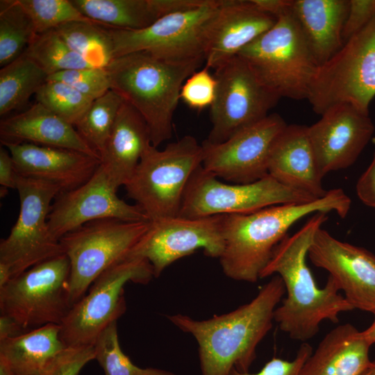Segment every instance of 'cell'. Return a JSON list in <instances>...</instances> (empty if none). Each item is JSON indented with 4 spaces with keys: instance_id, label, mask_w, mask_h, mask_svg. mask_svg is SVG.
Segmentation results:
<instances>
[{
    "instance_id": "cell-1",
    "label": "cell",
    "mask_w": 375,
    "mask_h": 375,
    "mask_svg": "<svg viewBox=\"0 0 375 375\" xmlns=\"http://www.w3.org/2000/svg\"><path fill=\"white\" fill-rule=\"evenodd\" d=\"M328 217L326 212H315L294 234L287 235L260 275L276 274L283 280L286 297L275 309L274 319L291 339L302 342L317 334L323 321L338 323L340 313L354 310L331 276L319 288L306 262L314 236Z\"/></svg>"
},
{
    "instance_id": "cell-2",
    "label": "cell",
    "mask_w": 375,
    "mask_h": 375,
    "mask_svg": "<svg viewBox=\"0 0 375 375\" xmlns=\"http://www.w3.org/2000/svg\"><path fill=\"white\" fill-rule=\"evenodd\" d=\"M284 294L283 280L275 275L251 301L229 312L203 320L183 314L167 318L196 340L201 375H228L233 368L248 372Z\"/></svg>"
},
{
    "instance_id": "cell-3",
    "label": "cell",
    "mask_w": 375,
    "mask_h": 375,
    "mask_svg": "<svg viewBox=\"0 0 375 375\" xmlns=\"http://www.w3.org/2000/svg\"><path fill=\"white\" fill-rule=\"evenodd\" d=\"M349 197L341 188L303 203L272 206L244 214L225 215L224 248L219 260L224 274L235 281L254 283L288 230L304 217L317 212L349 213Z\"/></svg>"
},
{
    "instance_id": "cell-4",
    "label": "cell",
    "mask_w": 375,
    "mask_h": 375,
    "mask_svg": "<svg viewBox=\"0 0 375 375\" xmlns=\"http://www.w3.org/2000/svg\"><path fill=\"white\" fill-rule=\"evenodd\" d=\"M202 63L171 61L139 51L116 58L106 67L110 90L142 115L153 147L172 138L181 88Z\"/></svg>"
},
{
    "instance_id": "cell-5",
    "label": "cell",
    "mask_w": 375,
    "mask_h": 375,
    "mask_svg": "<svg viewBox=\"0 0 375 375\" xmlns=\"http://www.w3.org/2000/svg\"><path fill=\"white\" fill-rule=\"evenodd\" d=\"M202 160L201 144L191 135L163 150L151 144L124 188L150 222L177 217L187 184Z\"/></svg>"
},
{
    "instance_id": "cell-6",
    "label": "cell",
    "mask_w": 375,
    "mask_h": 375,
    "mask_svg": "<svg viewBox=\"0 0 375 375\" xmlns=\"http://www.w3.org/2000/svg\"><path fill=\"white\" fill-rule=\"evenodd\" d=\"M238 56L281 98L308 99L319 65L291 11Z\"/></svg>"
},
{
    "instance_id": "cell-7",
    "label": "cell",
    "mask_w": 375,
    "mask_h": 375,
    "mask_svg": "<svg viewBox=\"0 0 375 375\" xmlns=\"http://www.w3.org/2000/svg\"><path fill=\"white\" fill-rule=\"evenodd\" d=\"M222 3V0H205L200 6L165 15L140 30L106 27L115 58L145 51L171 61L203 62Z\"/></svg>"
},
{
    "instance_id": "cell-8",
    "label": "cell",
    "mask_w": 375,
    "mask_h": 375,
    "mask_svg": "<svg viewBox=\"0 0 375 375\" xmlns=\"http://www.w3.org/2000/svg\"><path fill=\"white\" fill-rule=\"evenodd\" d=\"M374 97L375 16L318 67L307 100L313 111L322 115L341 103L369 113Z\"/></svg>"
},
{
    "instance_id": "cell-9",
    "label": "cell",
    "mask_w": 375,
    "mask_h": 375,
    "mask_svg": "<svg viewBox=\"0 0 375 375\" xmlns=\"http://www.w3.org/2000/svg\"><path fill=\"white\" fill-rule=\"evenodd\" d=\"M149 226L150 221L101 219L86 223L60 239L69 261L71 307L105 270L128 257Z\"/></svg>"
},
{
    "instance_id": "cell-10",
    "label": "cell",
    "mask_w": 375,
    "mask_h": 375,
    "mask_svg": "<svg viewBox=\"0 0 375 375\" xmlns=\"http://www.w3.org/2000/svg\"><path fill=\"white\" fill-rule=\"evenodd\" d=\"M154 277L146 259L127 257L105 270L74 304L60 325L67 347H93L99 335L125 312L124 285L147 284Z\"/></svg>"
},
{
    "instance_id": "cell-11",
    "label": "cell",
    "mask_w": 375,
    "mask_h": 375,
    "mask_svg": "<svg viewBox=\"0 0 375 375\" xmlns=\"http://www.w3.org/2000/svg\"><path fill=\"white\" fill-rule=\"evenodd\" d=\"M69 261L63 253L12 277L0 288V311L26 331L60 325L71 308Z\"/></svg>"
},
{
    "instance_id": "cell-12",
    "label": "cell",
    "mask_w": 375,
    "mask_h": 375,
    "mask_svg": "<svg viewBox=\"0 0 375 375\" xmlns=\"http://www.w3.org/2000/svg\"><path fill=\"white\" fill-rule=\"evenodd\" d=\"M315 199L310 194L280 183L269 175L251 183L228 184L200 165L187 184L178 216L200 218L244 214L272 206L303 203Z\"/></svg>"
},
{
    "instance_id": "cell-13",
    "label": "cell",
    "mask_w": 375,
    "mask_h": 375,
    "mask_svg": "<svg viewBox=\"0 0 375 375\" xmlns=\"http://www.w3.org/2000/svg\"><path fill=\"white\" fill-rule=\"evenodd\" d=\"M16 190L20 202L18 218L0 242V262L10 267L12 277L64 253L60 240L48 226L51 203L60 193L59 188L17 174Z\"/></svg>"
},
{
    "instance_id": "cell-14",
    "label": "cell",
    "mask_w": 375,
    "mask_h": 375,
    "mask_svg": "<svg viewBox=\"0 0 375 375\" xmlns=\"http://www.w3.org/2000/svg\"><path fill=\"white\" fill-rule=\"evenodd\" d=\"M216 98L210 106L212 128L206 141L221 143L265 118L281 97L266 87L237 56L215 70Z\"/></svg>"
},
{
    "instance_id": "cell-15",
    "label": "cell",
    "mask_w": 375,
    "mask_h": 375,
    "mask_svg": "<svg viewBox=\"0 0 375 375\" xmlns=\"http://www.w3.org/2000/svg\"><path fill=\"white\" fill-rule=\"evenodd\" d=\"M224 218L225 215L200 218L177 216L150 222L149 228L128 257L148 260L156 278L169 265L198 249L219 259L224 248Z\"/></svg>"
},
{
    "instance_id": "cell-16",
    "label": "cell",
    "mask_w": 375,
    "mask_h": 375,
    "mask_svg": "<svg viewBox=\"0 0 375 375\" xmlns=\"http://www.w3.org/2000/svg\"><path fill=\"white\" fill-rule=\"evenodd\" d=\"M288 124L278 113L234 134L221 143L206 140L203 148V168L235 184L256 182L268 176V161L272 147Z\"/></svg>"
},
{
    "instance_id": "cell-17",
    "label": "cell",
    "mask_w": 375,
    "mask_h": 375,
    "mask_svg": "<svg viewBox=\"0 0 375 375\" xmlns=\"http://www.w3.org/2000/svg\"><path fill=\"white\" fill-rule=\"evenodd\" d=\"M117 191L99 165L86 183L56 196L48 215L50 233L60 240L70 231L97 219L149 221L139 206L119 199Z\"/></svg>"
},
{
    "instance_id": "cell-18",
    "label": "cell",
    "mask_w": 375,
    "mask_h": 375,
    "mask_svg": "<svg viewBox=\"0 0 375 375\" xmlns=\"http://www.w3.org/2000/svg\"><path fill=\"white\" fill-rule=\"evenodd\" d=\"M308 257L315 266L329 273L354 309L375 314V254L340 241L321 227Z\"/></svg>"
},
{
    "instance_id": "cell-19",
    "label": "cell",
    "mask_w": 375,
    "mask_h": 375,
    "mask_svg": "<svg viewBox=\"0 0 375 375\" xmlns=\"http://www.w3.org/2000/svg\"><path fill=\"white\" fill-rule=\"evenodd\" d=\"M374 130L369 113L347 103L330 108L319 120L308 126L322 177L351 166L372 139Z\"/></svg>"
},
{
    "instance_id": "cell-20",
    "label": "cell",
    "mask_w": 375,
    "mask_h": 375,
    "mask_svg": "<svg viewBox=\"0 0 375 375\" xmlns=\"http://www.w3.org/2000/svg\"><path fill=\"white\" fill-rule=\"evenodd\" d=\"M12 157L17 173L58 187L60 192L86 183L101 160L78 151L28 142H1Z\"/></svg>"
},
{
    "instance_id": "cell-21",
    "label": "cell",
    "mask_w": 375,
    "mask_h": 375,
    "mask_svg": "<svg viewBox=\"0 0 375 375\" xmlns=\"http://www.w3.org/2000/svg\"><path fill=\"white\" fill-rule=\"evenodd\" d=\"M277 18L253 0H222L212 26L205 64L215 70L270 29Z\"/></svg>"
},
{
    "instance_id": "cell-22",
    "label": "cell",
    "mask_w": 375,
    "mask_h": 375,
    "mask_svg": "<svg viewBox=\"0 0 375 375\" xmlns=\"http://www.w3.org/2000/svg\"><path fill=\"white\" fill-rule=\"evenodd\" d=\"M268 174L280 183L316 199L328 190L322 185L308 126L287 125L275 141L268 161Z\"/></svg>"
},
{
    "instance_id": "cell-23",
    "label": "cell",
    "mask_w": 375,
    "mask_h": 375,
    "mask_svg": "<svg viewBox=\"0 0 375 375\" xmlns=\"http://www.w3.org/2000/svg\"><path fill=\"white\" fill-rule=\"evenodd\" d=\"M1 142H28L78 151L100 159L74 126L35 102L0 123Z\"/></svg>"
},
{
    "instance_id": "cell-24",
    "label": "cell",
    "mask_w": 375,
    "mask_h": 375,
    "mask_svg": "<svg viewBox=\"0 0 375 375\" xmlns=\"http://www.w3.org/2000/svg\"><path fill=\"white\" fill-rule=\"evenodd\" d=\"M151 144L146 122L132 106L124 101L100 155V167L116 189L124 186L130 180Z\"/></svg>"
},
{
    "instance_id": "cell-25",
    "label": "cell",
    "mask_w": 375,
    "mask_h": 375,
    "mask_svg": "<svg viewBox=\"0 0 375 375\" xmlns=\"http://www.w3.org/2000/svg\"><path fill=\"white\" fill-rule=\"evenodd\" d=\"M349 6V0H292L291 14L319 67L344 44Z\"/></svg>"
},
{
    "instance_id": "cell-26",
    "label": "cell",
    "mask_w": 375,
    "mask_h": 375,
    "mask_svg": "<svg viewBox=\"0 0 375 375\" xmlns=\"http://www.w3.org/2000/svg\"><path fill=\"white\" fill-rule=\"evenodd\" d=\"M371 346L352 324L339 325L324 336L299 375H362L372 362Z\"/></svg>"
},
{
    "instance_id": "cell-27",
    "label": "cell",
    "mask_w": 375,
    "mask_h": 375,
    "mask_svg": "<svg viewBox=\"0 0 375 375\" xmlns=\"http://www.w3.org/2000/svg\"><path fill=\"white\" fill-rule=\"evenodd\" d=\"M60 327L47 324L0 342V375H45L67 347Z\"/></svg>"
},
{
    "instance_id": "cell-28",
    "label": "cell",
    "mask_w": 375,
    "mask_h": 375,
    "mask_svg": "<svg viewBox=\"0 0 375 375\" xmlns=\"http://www.w3.org/2000/svg\"><path fill=\"white\" fill-rule=\"evenodd\" d=\"M82 15L103 26L136 31L161 17L192 8L194 0H71Z\"/></svg>"
},
{
    "instance_id": "cell-29",
    "label": "cell",
    "mask_w": 375,
    "mask_h": 375,
    "mask_svg": "<svg viewBox=\"0 0 375 375\" xmlns=\"http://www.w3.org/2000/svg\"><path fill=\"white\" fill-rule=\"evenodd\" d=\"M48 74L25 53L0 69V115L24 106Z\"/></svg>"
},
{
    "instance_id": "cell-30",
    "label": "cell",
    "mask_w": 375,
    "mask_h": 375,
    "mask_svg": "<svg viewBox=\"0 0 375 375\" xmlns=\"http://www.w3.org/2000/svg\"><path fill=\"white\" fill-rule=\"evenodd\" d=\"M54 30L91 67L106 69L115 58L107 28L97 22H71Z\"/></svg>"
},
{
    "instance_id": "cell-31",
    "label": "cell",
    "mask_w": 375,
    "mask_h": 375,
    "mask_svg": "<svg viewBox=\"0 0 375 375\" xmlns=\"http://www.w3.org/2000/svg\"><path fill=\"white\" fill-rule=\"evenodd\" d=\"M36 32L19 0L0 1V66L24 54Z\"/></svg>"
},
{
    "instance_id": "cell-32",
    "label": "cell",
    "mask_w": 375,
    "mask_h": 375,
    "mask_svg": "<svg viewBox=\"0 0 375 375\" xmlns=\"http://www.w3.org/2000/svg\"><path fill=\"white\" fill-rule=\"evenodd\" d=\"M124 101L119 94L109 90L92 101L74 126L81 138L99 156L104 150Z\"/></svg>"
},
{
    "instance_id": "cell-33",
    "label": "cell",
    "mask_w": 375,
    "mask_h": 375,
    "mask_svg": "<svg viewBox=\"0 0 375 375\" xmlns=\"http://www.w3.org/2000/svg\"><path fill=\"white\" fill-rule=\"evenodd\" d=\"M24 53L39 65L48 76L64 71L91 67L55 30L37 34Z\"/></svg>"
},
{
    "instance_id": "cell-34",
    "label": "cell",
    "mask_w": 375,
    "mask_h": 375,
    "mask_svg": "<svg viewBox=\"0 0 375 375\" xmlns=\"http://www.w3.org/2000/svg\"><path fill=\"white\" fill-rule=\"evenodd\" d=\"M95 358L105 375H176L153 367L142 368L123 353L118 338L117 322L111 323L98 337L94 345Z\"/></svg>"
},
{
    "instance_id": "cell-35",
    "label": "cell",
    "mask_w": 375,
    "mask_h": 375,
    "mask_svg": "<svg viewBox=\"0 0 375 375\" xmlns=\"http://www.w3.org/2000/svg\"><path fill=\"white\" fill-rule=\"evenodd\" d=\"M35 97L36 102L73 126L94 101L65 83L51 80L41 86Z\"/></svg>"
},
{
    "instance_id": "cell-36",
    "label": "cell",
    "mask_w": 375,
    "mask_h": 375,
    "mask_svg": "<svg viewBox=\"0 0 375 375\" xmlns=\"http://www.w3.org/2000/svg\"><path fill=\"white\" fill-rule=\"evenodd\" d=\"M33 23L36 34L54 30L71 22H93L74 6L71 0H19Z\"/></svg>"
},
{
    "instance_id": "cell-37",
    "label": "cell",
    "mask_w": 375,
    "mask_h": 375,
    "mask_svg": "<svg viewBox=\"0 0 375 375\" xmlns=\"http://www.w3.org/2000/svg\"><path fill=\"white\" fill-rule=\"evenodd\" d=\"M47 80L65 83L92 100L110 90L106 68L90 67L67 70L49 75Z\"/></svg>"
},
{
    "instance_id": "cell-38",
    "label": "cell",
    "mask_w": 375,
    "mask_h": 375,
    "mask_svg": "<svg viewBox=\"0 0 375 375\" xmlns=\"http://www.w3.org/2000/svg\"><path fill=\"white\" fill-rule=\"evenodd\" d=\"M217 89V82L210 69L206 66L197 70L184 82L180 92L181 99L188 106L201 110L214 103Z\"/></svg>"
},
{
    "instance_id": "cell-39",
    "label": "cell",
    "mask_w": 375,
    "mask_h": 375,
    "mask_svg": "<svg viewBox=\"0 0 375 375\" xmlns=\"http://www.w3.org/2000/svg\"><path fill=\"white\" fill-rule=\"evenodd\" d=\"M94 358V346L67 347L57 357L45 375H78Z\"/></svg>"
},
{
    "instance_id": "cell-40",
    "label": "cell",
    "mask_w": 375,
    "mask_h": 375,
    "mask_svg": "<svg viewBox=\"0 0 375 375\" xmlns=\"http://www.w3.org/2000/svg\"><path fill=\"white\" fill-rule=\"evenodd\" d=\"M312 353V347L306 342H303L292 360L273 358L256 373L241 372L233 368L228 375H299L303 365Z\"/></svg>"
},
{
    "instance_id": "cell-41",
    "label": "cell",
    "mask_w": 375,
    "mask_h": 375,
    "mask_svg": "<svg viewBox=\"0 0 375 375\" xmlns=\"http://www.w3.org/2000/svg\"><path fill=\"white\" fill-rule=\"evenodd\" d=\"M375 16V0H349L342 38L346 42L365 27Z\"/></svg>"
},
{
    "instance_id": "cell-42",
    "label": "cell",
    "mask_w": 375,
    "mask_h": 375,
    "mask_svg": "<svg viewBox=\"0 0 375 375\" xmlns=\"http://www.w3.org/2000/svg\"><path fill=\"white\" fill-rule=\"evenodd\" d=\"M356 190L365 205L375 208V151L371 163L358 178Z\"/></svg>"
},
{
    "instance_id": "cell-43",
    "label": "cell",
    "mask_w": 375,
    "mask_h": 375,
    "mask_svg": "<svg viewBox=\"0 0 375 375\" xmlns=\"http://www.w3.org/2000/svg\"><path fill=\"white\" fill-rule=\"evenodd\" d=\"M17 173L10 153L7 149H0V185L1 197H3L9 189H16Z\"/></svg>"
},
{
    "instance_id": "cell-44",
    "label": "cell",
    "mask_w": 375,
    "mask_h": 375,
    "mask_svg": "<svg viewBox=\"0 0 375 375\" xmlns=\"http://www.w3.org/2000/svg\"><path fill=\"white\" fill-rule=\"evenodd\" d=\"M263 11L276 18L291 11L292 0H253Z\"/></svg>"
},
{
    "instance_id": "cell-45",
    "label": "cell",
    "mask_w": 375,
    "mask_h": 375,
    "mask_svg": "<svg viewBox=\"0 0 375 375\" xmlns=\"http://www.w3.org/2000/svg\"><path fill=\"white\" fill-rule=\"evenodd\" d=\"M24 329L13 318L1 315L0 317V342L17 337L24 332Z\"/></svg>"
},
{
    "instance_id": "cell-46",
    "label": "cell",
    "mask_w": 375,
    "mask_h": 375,
    "mask_svg": "<svg viewBox=\"0 0 375 375\" xmlns=\"http://www.w3.org/2000/svg\"><path fill=\"white\" fill-rule=\"evenodd\" d=\"M12 278L10 267L0 262V288L3 287Z\"/></svg>"
},
{
    "instance_id": "cell-47",
    "label": "cell",
    "mask_w": 375,
    "mask_h": 375,
    "mask_svg": "<svg viewBox=\"0 0 375 375\" xmlns=\"http://www.w3.org/2000/svg\"><path fill=\"white\" fill-rule=\"evenodd\" d=\"M374 315V318L372 324L367 329L362 331L365 338L372 345L375 343V314Z\"/></svg>"
},
{
    "instance_id": "cell-48",
    "label": "cell",
    "mask_w": 375,
    "mask_h": 375,
    "mask_svg": "<svg viewBox=\"0 0 375 375\" xmlns=\"http://www.w3.org/2000/svg\"><path fill=\"white\" fill-rule=\"evenodd\" d=\"M362 375H375V360L372 361Z\"/></svg>"
}]
</instances>
